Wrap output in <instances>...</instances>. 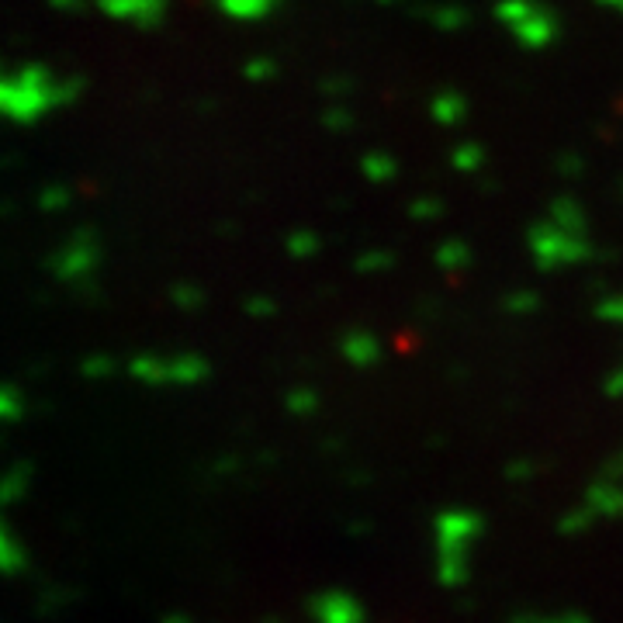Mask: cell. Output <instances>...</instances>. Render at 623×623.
<instances>
[{"mask_svg": "<svg viewBox=\"0 0 623 623\" xmlns=\"http://www.w3.org/2000/svg\"><path fill=\"white\" fill-rule=\"evenodd\" d=\"M108 18L118 21H132V25H156L163 18V7L167 0H97Z\"/></svg>", "mask_w": 623, "mask_h": 623, "instance_id": "obj_3", "label": "cell"}, {"mask_svg": "<svg viewBox=\"0 0 623 623\" xmlns=\"http://www.w3.org/2000/svg\"><path fill=\"white\" fill-rule=\"evenodd\" d=\"M73 94H77V80L59 84L42 66H21L4 84V111L14 122H35L45 108L70 101Z\"/></svg>", "mask_w": 623, "mask_h": 623, "instance_id": "obj_1", "label": "cell"}, {"mask_svg": "<svg viewBox=\"0 0 623 623\" xmlns=\"http://www.w3.org/2000/svg\"><path fill=\"white\" fill-rule=\"evenodd\" d=\"M433 115L444 118V122H454V118L461 115V101H457L454 94H447V97L440 94V97H437V104H433Z\"/></svg>", "mask_w": 623, "mask_h": 623, "instance_id": "obj_5", "label": "cell"}, {"mask_svg": "<svg viewBox=\"0 0 623 623\" xmlns=\"http://www.w3.org/2000/svg\"><path fill=\"white\" fill-rule=\"evenodd\" d=\"M499 14L516 28V35L527 45H544L554 35L551 18H547L544 11H537V7L523 4V0H506V4L499 7Z\"/></svg>", "mask_w": 623, "mask_h": 623, "instance_id": "obj_2", "label": "cell"}, {"mask_svg": "<svg viewBox=\"0 0 623 623\" xmlns=\"http://www.w3.org/2000/svg\"><path fill=\"white\" fill-rule=\"evenodd\" d=\"M274 73V63L270 59H257V63H246V77H253V80H264Z\"/></svg>", "mask_w": 623, "mask_h": 623, "instance_id": "obj_6", "label": "cell"}, {"mask_svg": "<svg viewBox=\"0 0 623 623\" xmlns=\"http://www.w3.org/2000/svg\"><path fill=\"white\" fill-rule=\"evenodd\" d=\"M603 4H617V7H623V0H603Z\"/></svg>", "mask_w": 623, "mask_h": 623, "instance_id": "obj_9", "label": "cell"}, {"mask_svg": "<svg viewBox=\"0 0 623 623\" xmlns=\"http://www.w3.org/2000/svg\"><path fill=\"white\" fill-rule=\"evenodd\" d=\"M464 156H457V167H478V149H461Z\"/></svg>", "mask_w": 623, "mask_h": 623, "instance_id": "obj_7", "label": "cell"}, {"mask_svg": "<svg viewBox=\"0 0 623 623\" xmlns=\"http://www.w3.org/2000/svg\"><path fill=\"white\" fill-rule=\"evenodd\" d=\"M52 4H59V7H77L80 0H52Z\"/></svg>", "mask_w": 623, "mask_h": 623, "instance_id": "obj_8", "label": "cell"}, {"mask_svg": "<svg viewBox=\"0 0 623 623\" xmlns=\"http://www.w3.org/2000/svg\"><path fill=\"white\" fill-rule=\"evenodd\" d=\"M277 0H219V7L236 21H257L274 11Z\"/></svg>", "mask_w": 623, "mask_h": 623, "instance_id": "obj_4", "label": "cell"}]
</instances>
